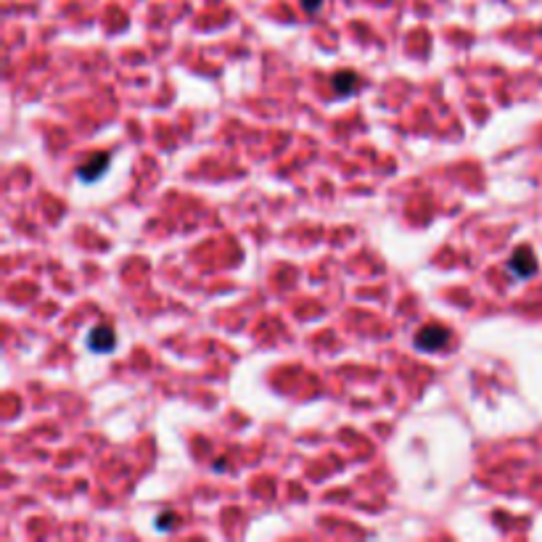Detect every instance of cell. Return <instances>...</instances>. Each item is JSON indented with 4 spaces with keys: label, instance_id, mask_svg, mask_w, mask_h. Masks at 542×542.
I'll return each mask as SVG.
<instances>
[{
    "label": "cell",
    "instance_id": "2",
    "mask_svg": "<svg viewBox=\"0 0 542 542\" xmlns=\"http://www.w3.org/2000/svg\"><path fill=\"white\" fill-rule=\"evenodd\" d=\"M508 270L516 275V278H529V275H534L537 272V256L534 252L529 249V246H521V249H516L508 259Z\"/></svg>",
    "mask_w": 542,
    "mask_h": 542
},
{
    "label": "cell",
    "instance_id": "5",
    "mask_svg": "<svg viewBox=\"0 0 542 542\" xmlns=\"http://www.w3.org/2000/svg\"><path fill=\"white\" fill-rule=\"evenodd\" d=\"M357 85H360V80H357V75H355L352 69H344V72L333 75V91L339 93V95H349V93H355L357 91Z\"/></svg>",
    "mask_w": 542,
    "mask_h": 542
},
{
    "label": "cell",
    "instance_id": "4",
    "mask_svg": "<svg viewBox=\"0 0 542 542\" xmlns=\"http://www.w3.org/2000/svg\"><path fill=\"white\" fill-rule=\"evenodd\" d=\"M106 167H109V153H104V151H101V153H93L91 162H85V167L77 172V178L85 183L98 180V178L106 172Z\"/></svg>",
    "mask_w": 542,
    "mask_h": 542
},
{
    "label": "cell",
    "instance_id": "3",
    "mask_svg": "<svg viewBox=\"0 0 542 542\" xmlns=\"http://www.w3.org/2000/svg\"><path fill=\"white\" fill-rule=\"evenodd\" d=\"M88 346H91V352H98V355L111 352V349L117 346L114 328H111V326H95L91 331V336H88Z\"/></svg>",
    "mask_w": 542,
    "mask_h": 542
},
{
    "label": "cell",
    "instance_id": "6",
    "mask_svg": "<svg viewBox=\"0 0 542 542\" xmlns=\"http://www.w3.org/2000/svg\"><path fill=\"white\" fill-rule=\"evenodd\" d=\"M301 3H304V8H307V11H315V8H320V3H323V0H301Z\"/></svg>",
    "mask_w": 542,
    "mask_h": 542
},
{
    "label": "cell",
    "instance_id": "1",
    "mask_svg": "<svg viewBox=\"0 0 542 542\" xmlns=\"http://www.w3.org/2000/svg\"><path fill=\"white\" fill-rule=\"evenodd\" d=\"M450 328L431 323V326H423L421 331L415 333V346L423 349V352H437L445 344H450Z\"/></svg>",
    "mask_w": 542,
    "mask_h": 542
}]
</instances>
